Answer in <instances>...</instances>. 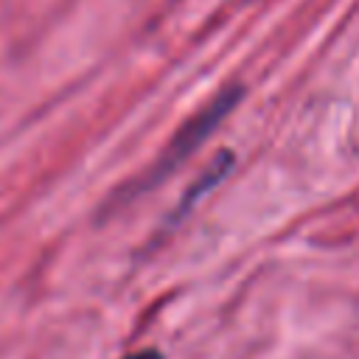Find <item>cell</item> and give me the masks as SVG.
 <instances>
[{
  "instance_id": "3",
  "label": "cell",
  "mask_w": 359,
  "mask_h": 359,
  "mask_svg": "<svg viewBox=\"0 0 359 359\" xmlns=\"http://www.w3.org/2000/svg\"><path fill=\"white\" fill-rule=\"evenodd\" d=\"M123 359H163V353L157 348H143V351H135V353H126Z\"/></svg>"
},
{
  "instance_id": "2",
  "label": "cell",
  "mask_w": 359,
  "mask_h": 359,
  "mask_svg": "<svg viewBox=\"0 0 359 359\" xmlns=\"http://www.w3.org/2000/svg\"><path fill=\"white\" fill-rule=\"evenodd\" d=\"M230 165H233V154H230V151L216 154V157H213V163H210L208 168H202V177L188 188V194H185V196H182V202L177 205L174 219H180V216H182V213H185V210H188V208H191L202 194H208V191H210V188H213V185H216V182L230 171Z\"/></svg>"
},
{
  "instance_id": "1",
  "label": "cell",
  "mask_w": 359,
  "mask_h": 359,
  "mask_svg": "<svg viewBox=\"0 0 359 359\" xmlns=\"http://www.w3.org/2000/svg\"><path fill=\"white\" fill-rule=\"evenodd\" d=\"M241 98V87H230V90H224V93H219L202 112H196L174 137H171V143H168V149L163 151V157L154 163V168L149 171V177H146V185H154V182H160V180H165L180 163H185L210 135H213V129L224 121V115H230L233 112V107H236V101ZM143 185V188H146Z\"/></svg>"
}]
</instances>
